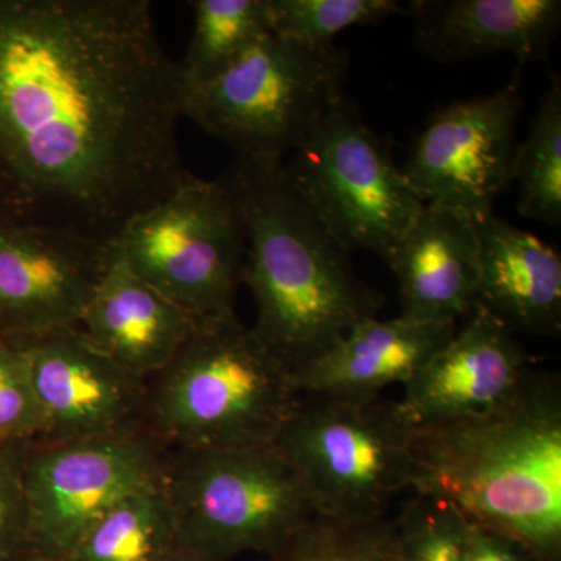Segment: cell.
Segmentation results:
<instances>
[{"instance_id": "6da1fadb", "label": "cell", "mask_w": 561, "mask_h": 561, "mask_svg": "<svg viewBox=\"0 0 561 561\" xmlns=\"http://www.w3.org/2000/svg\"><path fill=\"white\" fill-rule=\"evenodd\" d=\"M149 0H0V217L114 245L190 175Z\"/></svg>"}, {"instance_id": "4316f807", "label": "cell", "mask_w": 561, "mask_h": 561, "mask_svg": "<svg viewBox=\"0 0 561 561\" xmlns=\"http://www.w3.org/2000/svg\"><path fill=\"white\" fill-rule=\"evenodd\" d=\"M21 454L0 451V561H33Z\"/></svg>"}, {"instance_id": "484cf974", "label": "cell", "mask_w": 561, "mask_h": 561, "mask_svg": "<svg viewBox=\"0 0 561 561\" xmlns=\"http://www.w3.org/2000/svg\"><path fill=\"white\" fill-rule=\"evenodd\" d=\"M43 419L21 351L0 337V451L24 453L43 440Z\"/></svg>"}, {"instance_id": "8fae6325", "label": "cell", "mask_w": 561, "mask_h": 561, "mask_svg": "<svg viewBox=\"0 0 561 561\" xmlns=\"http://www.w3.org/2000/svg\"><path fill=\"white\" fill-rule=\"evenodd\" d=\"M519 72L502 90L432 114L401 172L424 205L479 219L512 186L516 125L523 111Z\"/></svg>"}, {"instance_id": "5bb4252c", "label": "cell", "mask_w": 561, "mask_h": 561, "mask_svg": "<svg viewBox=\"0 0 561 561\" xmlns=\"http://www.w3.org/2000/svg\"><path fill=\"white\" fill-rule=\"evenodd\" d=\"M529 371L515 335L474 311L402 386L398 412L411 427L481 415L507 400Z\"/></svg>"}, {"instance_id": "d6986e66", "label": "cell", "mask_w": 561, "mask_h": 561, "mask_svg": "<svg viewBox=\"0 0 561 561\" xmlns=\"http://www.w3.org/2000/svg\"><path fill=\"white\" fill-rule=\"evenodd\" d=\"M459 324L405 319L360 321L319 359L291 375L300 394L382 397L387 387L405 386L453 337Z\"/></svg>"}, {"instance_id": "9c48e42d", "label": "cell", "mask_w": 561, "mask_h": 561, "mask_svg": "<svg viewBox=\"0 0 561 561\" xmlns=\"http://www.w3.org/2000/svg\"><path fill=\"white\" fill-rule=\"evenodd\" d=\"M295 190L343 250L383 262L423 209L391 147L346 98L335 103L284 164Z\"/></svg>"}, {"instance_id": "30bf717a", "label": "cell", "mask_w": 561, "mask_h": 561, "mask_svg": "<svg viewBox=\"0 0 561 561\" xmlns=\"http://www.w3.org/2000/svg\"><path fill=\"white\" fill-rule=\"evenodd\" d=\"M168 446L149 431L36 443L21 454L32 559L68 561L99 519L161 474Z\"/></svg>"}, {"instance_id": "5b68a950", "label": "cell", "mask_w": 561, "mask_h": 561, "mask_svg": "<svg viewBox=\"0 0 561 561\" xmlns=\"http://www.w3.org/2000/svg\"><path fill=\"white\" fill-rule=\"evenodd\" d=\"M161 479L181 552L202 561L272 556L320 515L301 476L273 445L168 448Z\"/></svg>"}, {"instance_id": "d4e9b609", "label": "cell", "mask_w": 561, "mask_h": 561, "mask_svg": "<svg viewBox=\"0 0 561 561\" xmlns=\"http://www.w3.org/2000/svg\"><path fill=\"white\" fill-rule=\"evenodd\" d=\"M391 523L401 561H467L463 516L451 505L413 493Z\"/></svg>"}, {"instance_id": "8992f818", "label": "cell", "mask_w": 561, "mask_h": 561, "mask_svg": "<svg viewBox=\"0 0 561 561\" xmlns=\"http://www.w3.org/2000/svg\"><path fill=\"white\" fill-rule=\"evenodd\" d=\"M348 51L264 36L205 83L181 88V117L234 151L283 161L343 95Z\"/></svg>"}, {"instance_id": "7402d4cb", "label": "cell", "mask_w": 561, "mask_h": 561, "mask_svg": "<svg viewBox=\"0 0 561 561\" xmlns=\"http://www.w3.org/2000/svg\"><path fill=\"white\" fill-rule=\"evenodd\" d=\"M518 186V213L549 227L561 224V80L552 76L529 133L518 144L512 184Z\"/></svg>"}, {"instance_id": "9a60e30c", "label": "cell", "mask_w": 561, "mask_h": 561, "mask_svg": "<svg viewBox=\"0 0 561 561\" xmlns=\"http://www.w3.org/2000/svg\"><path fill=\"white\" fill-rule=\"evenodd\" d=\"M387 267L398 280L405 319L459 324L474 312L479 238L474 217L424 205Z\"/></svg>"}, {"instance_id": "277c9868", "label": "cell", "mask_w": 561, "mask_h": 561, "mask_svg": "<svg viewBox=\"0 0 561 561\" xmlns=\"http://www.w3.org/2000/svg\"><path fill=\"white\" fill-rule=\"evenodd\" d=\"M300 393L238 319L202 323L147 379V427L168 448L275 445Z\"/></svg>"}, {"instance_id": "7c38bea8", "label": "cell", "mask_w": 561, "mask_h": 561, "mask_svg": "<svg viewBox=\"0 0 561 561\" xmlns=\"http://www.w3.org/2000/svg\"><path fill=\"white\" fill-rule=\"evenodd\" d=\"M9 341L27 364L43 419L39 443L149 431L147 379L106 357L79 327Z\"/></svg>"}, {"instance_id": "f546056e", "label": "cell", "mask_w": 561, "mask_h": 561, "mask_svg": "<svg viewBox=\"0 0 561 561\" xmlns=\"http://www.w3.org/2000/svg\"><path fill=\"white\" fill-rule=\"evenodd\" d=\"M33 561H35V560H33Z\"/></svg>"}, {"instance_id": "44dd1931", "label": "cell", "mask_w": 561, "mask_h": 561, "mask_svg": "<svg viewBox=\"0 0 561 561\" xmlns=\"http://www.w3.org/2000/svg\"><path fill=\"white\" fill-rule=\"evenodd\" d=\"M194 32L183 61L181 88L205 83L272 35L267 0H195Z\"/></svg>"}, {"instance_id": "ba28073f", "label": "cell", "mask_w": 561, "mask_h": 561, "mask_svg": "<svg viewBox=\"0 0 561 561\" xmlns=\"http://www.w3.org/2000/svg\"><path fill=\"white\" fill-rule=\"evenodd\" d=\"M125 264L201 323L236 316L249 232L234 194L219 176L190 172L127 225L114 243Z\"/></svg>"}, {"instance_id": "603a6c76", "label": "cell", "mask_w": 561, "mask_h": 561, "mask_svg": "<svg viewBox=\"0 0 561 561\" xmlns=\"http://www.w3.org/2000/svg\"><path fill=\"white\" fill-rule=\"evenodd\" d=\"M265 561H401L393 523L317 515Z\"/></svg>"}, {"instance_id": "ac0fdd59", "label": "cell", "mask_w": 561, "mask_h": 561, "mask_svg": "<svg viewBox=\"0 0 561 561\" xmlns=\"http://www.w3.org/2000/svg\"><path fill=\"white\" fill-rule=\"evenodd\" d=\"M409 13L416 46L440 62L496 54L542 61L561 27L560 0H419Z\"/></svg>"}, {"instance_id": "52a82bcc", "label": "cell", "mask_w": 561, "mask_h": 561, "mask_svg": "<svg viewBox=\"0 0 561 561\" xmlns=\"http://www.w3.org/2000/svg\"><path fill=\"white\" fill-rule=\"evenodd\" d=\"M412 432L397 401L300 394L273 446L320 515L365 522L386 516L391 500L412 489Z\"/></svg>"}, {"instance_id": "83f0119b", "label": "cell", "mask_w": 561, "mask_h": 561, "mask_svg": "<svg viewBox=\"0 0 561 561\" xmlns=\"http://www.w3.org/2000/svg\"><path fill=\"white\" fill-rule=\"evenodd\" d=\"M467 561H541L522 542L463 518Z\"/></svg>"}, {"instance_id": "7a4b0ae2", "label": "cell", "mask_w": 561, "mask_h": 561, "mask_svg": "<svg viewBox=\"0 0 561 561\" xmlns=\"http://www.w3.org/2000/svg\"><path fill=\"white\" fill-rule=\"evenodd\" d=\"M413 493L561 561V386L530 370L491 411L412 427Z\"/></svg>"}, {"instance_id": "3957f363", "label": "cell", "mask_w": 561, "mask_h": 561, "mask_svg": "<svg viewBox=\"0 0 561 561\" xmlns=\"http://www.w3.org/2000/svg\"><path fill=\"white\" fill-rule=\"evenodd\" d=\"M221 179L249 232L242 284L256 306L250 330L291 376L378 317L383 295L354 273L348 251L302 201L284 161L234 158Z\"/></svg>"}, {"instance_id": "cb8c5ba5", "label": "cell", "mask_w": 561, "mask_h": 561, "mask_svg": "<svg viewBox=\"0 0 561 561\" xmlns=\"http://www.w3.org/2000/svg\"><path fill=\"white\" fill-rule=\"evenodd\" d=\"M273 35L308 47H330L354 25H371L408 11L394 0H267Z\"/></svg>"}, {"instance_id": "4fadbf2b", "label": "cell", "mask_w": 561, "mask_h": 561, "mask_svg": "<svg viewBox=\"0 0 561 561\" xmlns=\"http://www.w3.org/2000/svg\"><path fill=\"white\" fill-rule=\"evenodd\" d=\"M114 253L88 236L0 217V337L79 327Z\"/></svg>"}, {"instance_id": "2e32d148", "label": "cell", "mask_w": 561, "mask_h": 561, "mask_svg": "<svg viewBox=\"0 0 561 561\" xmlns=\"http://www.w3.org/2000/svg\"><path fill=\"white\" fill-rule=\"evenodd\" d=\"M201 324L139 278L116 250L79 330L124 370L149 379L175 357Z\"/></svg>"}, {"instance_id": "e0dca14e", "label": "cell", "mask_w": 561, "mask_h": 561, "mask_svg": "<svg viewBox=\"0 0 561 561\" xmlns=\"http://www.w3.org/2000/svg\"><path fill=\"white\" fill-rule=\"evenodd\" d=\"M476 228L479 276L474 311L485 313L513 335H559V251L494 213L476 219Z\"/></svg>"}, {"instance_id": "ffe728a7", "label": "cell", "mask_w": 561, "mask_h": 561, "mask_svg": "<svg viewBox=\"0 0 561 561\" xmlns=\"http://www.w3.org/2000/svg\"><path fill=\"white\" fill-rule=\"evenodd\" d=\"M180 552L175 516L160 474L111 507L68 561H172Z\"/></svg>"}, {"instance_id": "f1b7e54d", "label": "cell", "mask_w": 561, "mask_h": 561, "mask_svg": "<svg viewBox=\"0 0 561 561\" xmlns=\"http://www.w3.org/2000/svg\"><path fill=\"white\" fill-rule=\"evenodd\" d=\"M172 561H202L195 559V557L187 556V553L180 552L179 556L175 557Z\"/></svg>"}]
</instances>
